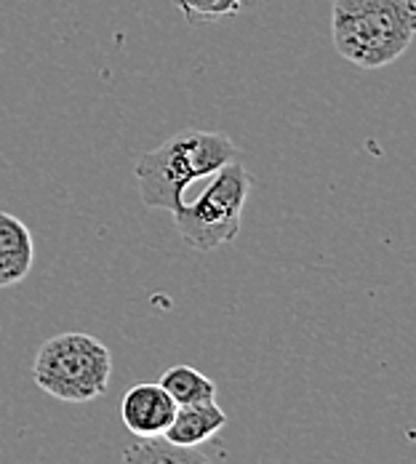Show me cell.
I'll return each mask as SVG.
<instances>
[{"mask_svg": "<svg viewBox=\"0 0 416 464\" xmlns=\"http://www.w3.org/2000/svg\"><path fill=\"white\" fill-rule=\"evenodd\" d=\"M251 192V174L240 160L222 166L208 177L206 189L195 203H182L174 211L177 230L189 248L214 251L225 243H232L240 232L243 208Z\"/></svg>", "mask_w": 416, "mask_h": 464, "instance_id": "277c9868", "label": "cell"}, {"mask_svg": "<svg viewBox=\"0 0 416 464\" xmlns=\"http://www.w3.org/2000/svg\"><path fill=\"white\" fill-rule=\"evenodd\" d=\"M177 5L187 19V24L198 27V24L222 22L227 16L240 14L246 0H177Z\"/></svg>", "mask_w": 416, "mask_h": 464, "instance_id": "30bf717a", "label": "cell"}, {"mask_svg": "<svg viewBox=\"0 0 416 464\" xmlns=\"http://www.w3.org/2000/svg\"><path fill=\"white\" fill-rule=\"evenodd\" d=\"M121 464H211V459L187 446H174L166 438H139L121 457Z\"/></svg>", "mask_w": 416, "mask_h": 464, "instance_id": "ba28073f", "label": "cell"}, {"mask_svg": "<svg viewBox=\"0 0 416 464\" xmlns=\"http://www.w3.org/2000/svg\"><path fill=\"white\" fill-rule=\"evenodd\" d=\"M177 406L200 403V401H217V384L192 366H171L158 382Z\"/></svg>", "mask_w": 416, "mask_h": 464, "instance_id": "9c48e42d", "label": "cell"}, {"mask_svg": "<svg viewBox=\"0 0 416 464\" xmlns=\"http://www.w3.org/2000/svg\"><path fill=\"white\" fill-rule=\"evenodd\" d=\"M110 376L112 355L107 344L83 331L51 336L33 361V382L64 403H86L104 395Z\"/></svg>", "mask_w": 416, "mask_h": 464, "instance_id": "3957f363", "label": "cell"}, {"mask_svg": "<svg viewBox=\"0 0 416 464\" xmlns=\"http://www.w3.org/2000/svg\"><path fill=\"white\" fill-rule=\"evenodd\" d=\"M35 265V243L30 227L8 214L0 211V288L19 285L30 276Z\"/></svg>", "mask_w": 416, "mask_h": 464, "instance_id": "8992f818", "label": "cell"}, {"mask_svg": "<svg viewBox=\"0 0 416 464\" xmlns=\"http://www.w3.org/2000/svg\"><path fill=\"white\" fill-rule=\"evenodd\" d=\"M237 158L240 150L227 134L185 129L139 155L134 177L141 203L147 208L174 214L185 203L187 187L198 179H208Z\"/></svg>", "mask_w": 416, "mask_h": 464, "instance_id": "6da1fadb", "label": "cell"}, {"mask_svg": "<svg viewBox=\"0 0 416 464\" xmlns=\"http://www.w3.org/2000/svg\"><path fill=\"white\" fill-rule=\"evenodd\" d=\"M177 414V403L158 382L129 387L121 401V419L137 438H160Z\"/></svg>", "mask_w": 416, "mask_h": 464, "instance_id": "5b68a950", "label": "cell"}, {"mask_svg": "<svg viewBox=\"0 0 416 464\" xmlns=\"http://www.w3.org/2000/svg\"><path fill=\"white\" fill-rule=\"evenodd\" d=\"M414 35L416 0H334V48L361 70L392 64L409 51Z\"/></svg>", "mask_w": 416, "mask_h": 464, "instance_id": "7a4b0ae2", "label": "cell"}, {"mask_svg": "<svg viewBox=\"0 0 416 464\" xmlns=\"http://www.w3.org/2000/svg\"><path fill=\"white\" fill-rule=\"evenodd\" d=\"M225 424H227V414L217 406V401L187 403V406H177V414L160 438H166L174 446L198 449L208 443Z\"/></svg>", "mask_w": 416, "mask_h": 464, "instance_id": "52a82bcc", "label": "cell"}]
</instances>
